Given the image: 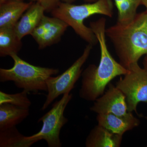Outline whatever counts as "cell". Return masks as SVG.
Returning <instances> with one entry per match:
<instances>
[{
    "label": "cell",
    "instance_id": "obj_4",
    "mask_svg": "<svg viewBox=\"0 0 147 147\" xmlns=\"http://www.w3.org/2000/svg\"><path fill=\"white\" fill-rule=\"evenodd\" d=\"M10 57L14 62L13 67L0 69V82L12 81L16 87L28 92H47V79L59 72L58 69L32 65L19 57L17 54H11Z\"/></svg>",
    "mask_w": 147,
    "mask_h": 147
},
{
    "label": "cell",
    "instance_id": "obj_19",
    "mask_svg": "<svg viewBox=\"0 0 147 147\" xmlns=\"http://www.w3.org/2000/svg\"><path fill=\"white\" fill-rule=\"evenodd\" d=\"M33 2H38L45 8V11L51 12L57 7L60 0H31Z\"/></svg>",
    "mask_w": 147,
    "mask_h": 147
},
{
    "label": "cell",
    "instance_id": "obj_7",
    "mask_svg": "<svg viewBox=\"0 0 147 147\" xmlns=\"http://www.w3.org/2000/svg\"><path fill=\"white\" fill-rule=\"evenodd\" d=\"M92 45L88 44L80 57L63 73L56 77L50 76L47 81V94L41 110H44L56 98L61 94L69 93L82 76V67L89 57Z\"/></svg>",
    "mask_w": 147,
    "mask_h": 147
},
{
    "label": "cell",
    "instance_id": "obj_14",
    "mask_svg": "<svg viewBox=\"0 0 147 147\" xmlns=\"http://www.w3.org/2000/svg\"><path fill=\"white\" fill-rule=\"evenodd\" d=\"M29 115V109L7 103L0 104V131L16 126Z\"/></svg>",
    "mask_w": 147,
    "mask_h": 147
},
{
    "label": "cell",
    "instance_id": "obj_22",
    "mask_svg": "<svg viewBox=\"0 0 147 147\" xmlns=\"http://www.w3.org/2000/svg\"><path fill=\"white\" fill-rule=\"evenodd\" d=\"M142 4L144 6L147 11V0H142Z\"/></svg>",
    "mask_w": 147,
    "mask_h": 147
},
{
    "label": "cell",
    "instance_id": "obj_16",
    "mask_svg": "<svg viewBox=\"0 0 147 147\" xmlns=\"http://www.w3.org/2000/svg\"><path fill=\"white\" fill-rule=\"evenodd\" d=\"M36 142L21 134L16 126L0 131V147H29Z\"/></svg>",
    "mask_w": 147,
    "mask_h": 147
},
{
    "label": "cell",
    "instance_id": "obj_13",
    "mask_svg": "<svg viewBox=\"0 0 147 147\" xmlns=\"http://www.w3.org/2000/svg\"><path fill=\"white\" fill-rule=\"evenodd\" d=\"M122 137L98 124L90 131L85 144L86 147H119Z\"/></svg>",
    "mask_w": 147,
    "mask_h": 147
},
{
    "label": "cell",
    "instance_id": "obj_11",
    "mask_svg": "<svg viewBox=\"0 0 147 147\" xmlns=\"http://www.w3.org/2000/svg\"><path fill=\"white\" fill-rule=\"evenodd\" d=\"M45 8L38 2H33L23 14L14 29L21 38L31 35L44 16Z\"/></svg>",
    "mask_w": 147,
    "mask_h": 147
},
{
    "label": "cell",
    "instance_id": "obj_23",
    "mask_svg": "<svg viewBox=\"0 0 147 147\" xmlns=\"http://www.w3.org/2000/svg\"><path fill=\"white\" fill-rule=\"evenodd\" d=\"M9 1H23V0H0V3L5 2Z\"/></svg>",
    "mask_w": 147,
    "mask_h": 147
},
{
    "label": "cell",
    "instance_id": "obj_15",
    "mask_svg": "<svg viewBox=\"0 0 147 147\" xmlns=\"http://www.w3.org/2000/svg\"><path fill=\"white\" fill-rule=\"evenodd\" d=\"M21 40L14 28H0V57L17 54L22 47Z\"/></svg>",
    "mask_w": 147,
    "mask_h": 147
},
{
    "label": "cell",
    "instance_id": "obj_10",
    "mask_svg": "<svg viewBox=\"0 0 147 147\" xmlns=\"http://www.w3.org/2000/svg\"><path fill=\"white\" fill-rule=\"evenodd\" d=\"M98 124L112 131L123 136L126 131L139 126L140 121L132 113L125 115L119 116L112 113L97 114Z\"/></svg>",
    "mask_w": 147,
    "mask_h": 147
},
{
    "label": "cell",
    "instance_id": "obj_25",
    "mask_svg": "<svg viewBox=\"0 0 147 147\" xmlns=\"http://www.w3.org/2000/svg\"><path fill=\"white\" fill-rule=\"evenodd\" d=\"M145 119H146L147 120V116H146V117H145Z\"/></svg>",
    "mask_w": 147,
    "mask_h": 147
},
{
    "label": "cell",
    "instance_id": "obj_18",
    "mask_svg": "<svg viewBox=\"0 0 147 147\" xmlns=\"http://www.w3.org/2000/svg\"><path fill=\"white\" fill-rule=\"evenodd\" d=\"M29 92L24 90L22 92L15 94H9L0 91V104L4 103H9L18 107L29 109L31 102L28 97Z\"/></svg>",
    "mask_w": 147,
    "mask_h": 147
},
{
    "label": "cell",
    "instance_id": "obj_26",
    "mask_svg": "<svg viewBox=\"0 0 147 147\" xmlns=\"http://www.w3.org/2000/svg\"></svg>",
    "mask_w": 147,
    "mask_h": 147
},
{
    "label": "cell",
    "instance_id": "obj_12",
    "mask_svg": "<svg viewBox=\"0 0 147 147\" xmlns=\"http://www.w3.org/2000/svg\"><path fill=\"white\" fill-rule=\"evenodd\" d=\"M33 3L9 1L0 3V28H14Z\"/></svg>",
    "mask_w": 147,
    "mask_h": 147
},
{
    "label": "cell",
    "instance_id": "obj_3",
    "mask_svg": "<svg viewBox=\"0 0 147 147\" xmlns=\"http://www.w3.org/2000/svg\"><path fill=\"white\" fill-rule=\"evenodd\" d=\"M113 8L112 0H97L81 5L61 2L51 12L52 16L65 22L76 34L93 46L98 43V40L91 28L84 25V20L94 14L112 17Z\"/></svg>",
    "mask_w": 147,
    "mask_h": 147
},
{
    "label": "cell",
    "instance_id": "obj_24",
    "mask_svg": "<svg viewBox=\"0 0 147 147\" xmlns=\"http://www.w3.org/2000/svg\"><path fill=\"white\" fill-rule=\"evenodd\" d=\"M124 1V0H114L115 1V4L117 3H119L120 2L122 1Z\"/></svg>",
    "mask_w": 147,
    "mask_h": 147
},
{
    "label": "cell",
    "instance_id": "obj_1",
    "mask_svg": "<svg viewBox=\"0 0 147 147\" xmlns=\"http://www.w3.org/2000/svg\"><path fill=\"white\" fill-rule=\"evenodd\" d=\"M106 21L105 18H101L90 24L100 45V58L98 65L90 64L82 73L79 96L87 101L96 100L104 94L106 87L113 79L128 71L109 52L106 43Z\"/></svg>",
    "mask_w": 147,
    "mask_h": 147
},
{
    "label": "cell",
    "instance_id": "obj_20",
    "mask_svg": "<svg viewBox=\"0 0 147 147\" xmlns=\"http://www.w3.org/2000/svg\"><path fill=\"white\" fill-rule=\"evenodd\" d=\"M60 1L61 2H62L71 3L74 1L75 0H60ZM97 1V0H85V1L89 3L94 2L96 1Z\"/></svg>",
    "mask_w": 147,
    "mask_h": 147
},
{
    "label": "cell",
    "instance_id": "obj_21",
    "mask_svg": "<svg viewBox=\"0 0 147 147\" xmlns=\"http://www.w3.org/2000/svg\"><path fill=\"white\" fill-rule=\"evenodd\" d=\"M143 64L144 65V68L147 70V55H146L145 57L143 60Z\"/></svg>",
    "mask_w": 147,
    "mask_h": 147
},
{
    "label": "cell",
    "instance_id": "obj_9",
    "mask_svg": "<svg viewBox=\"0 0 147 147\" xmlns=\"http://www.w3.org/2000/svg\"><path fill=\"white\" fill-rule=\"evenodd\" d=\"M90 110L97 114L112 113L119 116L125 115L129 112L124 95L110 83L107 91L94 100Z\"/></svg>",
    "mask_w": 147,
    "mask_h": 147
},
{
    "label": "cell",
    "instance_id": "obj_17",
    "mask_svg": "<svg viewBox=\"0 0 147 147\" xmlns=\"http://www.w3.org/2000/svg\"><path fill=\"white\" fill-rule=\"evenodd\" d=\"M142 4V0H124L115 4L118 11V22L127 23L137 14V8Z\"/></svg>",
    "mask_w": 147,
    "mask_h": 147
},
{
    "label": "cell",
    "instance_id": "obj_6",
    "mask_svg": "<svg viewBox=\"0 0 147 147\" xmlns=\"http://www.w3.org/2000/svg\"><path fill=\"white\" fill-rule=\"evenodd\" d=\"M127 69L115 86L125 96L128 112L137 113L139 102L147 103V70L140 67L138 63L132 64Z\"/></svg>",
    "mask_w": 147,
    "mask_h": 147
},
{
    "label": "cell",
    "instance_id": "obj_5",
    "mask_svg": "<svg viewBox=\"0 0 147 147\" xmlns=\"http://www.w3.org/2000/svg\"><path fill=\"white\" fill-rule=\"evenodd\" d=\"M72 97L71 94L66 93L61 100L56 101L51 110L38 120V122L42 123L40 131L30 136V138L36 142L45 140L49 147H61L60 133L62 127L68 122L64 113Z\"/></svg>",
    "mask_w": 147,
    "mask_h": 147
},
{
    "label": "cell",
    "instance_id": "obj_2",
    "mask_svg": "<svg viewBox=\"0 0 147 147\" xmlns=\"http://www.w3.org/2000/svg\"><path fill=\"white\" fill-rule=\"evenodd\" d=\"M115 50L119 63L127 69L147 55V11L137 13L127 23L117 22L106 29Z\"/></svg>",
    "mask_w": 147,
    "mask_h": 147
},
{
    "label": "cell",
    "instance_id": "obj_8",
    "mask_svg": "<svg viewBox=\"0 0 147 147\" xmlns=\"http://www.w3.org/2000/svg\"><path fill=\"white\" fill-rule=\"evenodd\" d=\"M69 26L59 18L44 15L31 35L38 45V49L42 50L60 41Z\"/></svg>",
    "mask_w": 147,
    "mask_h": 147
}]
</instances>
